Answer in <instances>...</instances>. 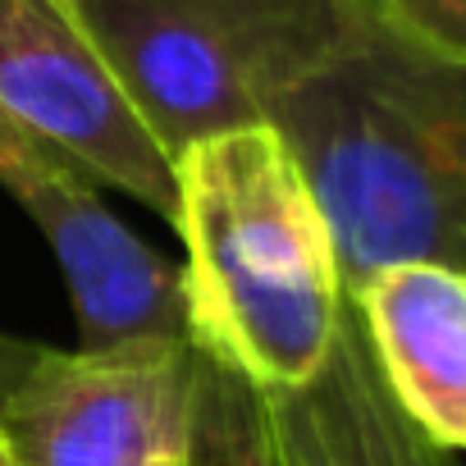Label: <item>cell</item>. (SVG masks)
Segmentation results:
<instances>
[{
    "label": "cell",
    "mask_w": 466,
    "mask_h": 466,
    "mask_svg": "<svg viewBox=\"0 0 466 466\" xmlns=\"http://www.w3.org/2000/svg\"><path fill=\"white\" fill-rule=\"evenodd\" d=\"M270 128L329 224L343 293L398 261L466 270V56L352 0L334 51Z\"/></svg>",
    "instance_id": "1"
},
{
    "label": "cell",
    "mask_w": 466,
    "mask_h": 466,
    "mask_svg": "<svg viewBox=\"0 0 466 466\" xmlns=\"http://www.w3.org/2000/svg\"><path fill=\"white\" fill-rule=\"evenodd\" d=\"M174 228L187 339L257 393L311 384L348 293L329 224L270 124L201 137L174 156Z\"/></svg>",
    "instance_id": "2"
},
{
    "label": "cell",
    "mask_w": 466,
    "mask_h": 466,
    "mask_svg": "<svg viewBox=\"0 0 466 466\" xmlns=\"http://www.w3.org/2000/svg\"><path fill=\"white\" fill-rule=\"evenodd\" d=\"M133 115L169 156L270 124L339 42L352 0H69Z\"/></svg>",
    "instance_id": "3"
},
{
    "label": "cell",
    "mask_w": 466,
    "mask_h": 466,
    "mask_svg": "<svg viewBox=\"0 0 466 466\" xmlns=\"http://www.w3.org/2000/svg\"><path fill=\"white\" fill-rule=\"evenodd\" d=\"M224 375L192 339H128L78 352L10 339L0 430L19 466H178L197 461Z\"/></svg>",
    "instance_id": "4"
},
{
    "label": "cell",
    "mask_w": 466,
    "mask_h": 466,
    "mask_svg": "<svg viewBox=\"0 0 466 466\" xmlns=\"http://www.w3.org/2000/svg\"><path fill=\"white\" fill-rule=\"evenodd\" d=\"M0 187L46 243L74 289L83 348L128 339H187L178 270L106 206L101 183L51 137L0 110Z\"/></svg>",
    "instance_id": "5"
},
{
    "label": "cell",
    "mask_w": 466,
    "mask_h": 466,
    "mask_svg": "<svg viewBox=\"0 0 466 466\" xmlns=\"http://www.w3.org/2000/svg\"><path fill=\"white\" fill-rule=\"evenodd\" d=\"M0 110L65 147L101 187L128 192L174 224V165L69 0H0Z\"/></svg>",
    "instance_id": "6"
},
{
    "label": "cell",
    "mask_w": 466,
    "mask_h": 466,
    "mask_svg": "<svg viewBox=\"0 0 466 466\" xmlns=\"http://www.w3.org/2000/svg\"><path fill=\"white\" fill-rule=\"evenodd\" d=\"M228 466H457L389 398L357 311H343L325 370L289 393L243 389Z\"/></svg>",
    "instance_id": "7"
},
{
    "label": "cell",
    "mask_w": 466,
    "mask_h": 466,
    "mask_svg": "<svg viewBox=\"0 0 466 466\" xmlns=\"http://www.w3.org/2000/svg\"><path fill=\"white\" fill-rule=\"evenodd\" d=\"M398 411L443 452H466V270L398 261L348 293Z\"/></svg>",
    "instance_id": "8"
},
{
    "label": "cell",
    "mask_w": 466,
    "mask_h": 466,
    "mask_svg": "<svg viewBox=\"0 0 466 466\" xmlns=\"http://www.w3.org/2000/svg\"><path fill=\"white\" fill-rule=\"evenodd\" d=\"M380 5L416 37L466 56V0H380Z\"/></svg>",
    "instance_id": "9"
},
{
    "label": "cell",
    "mask_w": 466,
    "mask_h": 466,
    "mask_svg": "<svg viewBox=\"0 0 466 466\" xmlns=\"http://www.w3.org/2000/svg\"><path fill=\"white\" fill-rule=\"evenodd\" d=\"M0 466H19V452H15V443L5 439V430H0Z\"/></svg>",
    "instance_id": "10"
},
{
    "label": "cell",
    "mask_w": 466,
    "mask_h": 466,
    "mask_svg": "<svg viewBox=\"0 0 466 466\" xmlns=\"http://www.w3.org/2000/svg\"><path fill=\"white\" fill-rule=\"evenodd\" d=\"M178 466H197V461H178Z\"/></svg>",
    "instance_id": "11"
}]
</instances>
